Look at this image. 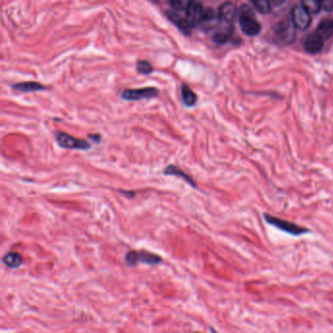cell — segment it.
Segmentation results:
<instances>
[{"instance_id": "cb8c5ba5", "label": "cell", "mask_w": 333, "mask_h": 333, "mask_svg": "<svg viewBox=\"0 0 333 333\" xmlns=\"http://www.w3.org/2000/svg\"><path fill=\"white\" fill-rule=\"evenodd\" d=\"M88 138L89 139H91L93 142H95V143H100V141H101V136L100 135H98V134H94V135H89L88 136Z\"/></svg>"}, {"instance_id": "ac0fdd59", "label": "cell", "mask_w": 333, "mask_h": 333, "mask_svg": "<svg viewBox=\"0 0 333 333\" xmlns=\"http://www.w3.org/2000/svg\"><path fill=\"white\" fill-rule=\"evenodd\" d=\"M3 263L10 269H16V268H19L23 264V259L19 253L8 252L3 257Z\"/></svg>"}, {"instance_id": "ba28073f", "label": "cell", "mask_w": 333, "mask_h": 333, "mask_svg": "<svg viewBox=\"0 0 333 333\" xmlns=\"http://www.w3.org/2000/svg\"><path fill=\"white\" fill-rule=\"evenodd\" d=\"M220 23L221 22L219 20L218 12L215 11L211 7H208L203 12L198 28L204 32H210V31L213 32L218 28Z\"/></svg>"}, {"instance_id": "ffe728a7", "label": "cell", "mask_w": 333, "mask_h": 333, "mask_svg": "<svg viewBox=\"0 0 333 333\" xmlns=\"http://www.w3.org/2000/svg\"><path fill=\"white\" fill-rule=\"evenodd\" d=\"M136 71L141 75H150L153 72V67L148 61L139 60L136 63Z\"/></svg>"}, {"instance_id": "3957f363", "label": "cell", "mask_w": 333, "mask_h": 333, "mask_svg": "<svg viewBox=\"0 0 333 333\" xmlns=\"http://www.w3.org/2000/svg\"><path fill=\"white\" fill-rule=\"evenodd\" d=\"M295 27L293 26L292 22L290 19H286L281 22H279L274 29H273V33L278 41L282 44H290L295 40Z\"/></svg>"}, {"instance_id": "d6986e66", "label": "cell", "mask_w": 333, "mask_h": 333, "mask_svg": "<svg viewBox=\"0 0 333 333\" xmlns=\"http://www.w3.org/2000/svg\"><path fill=\"white\" fill-rule=\"evenodd\" d=\"M310 14H317L321 10V1L305 0L300 3Z\"/></svg>"}, {"instance_id": "e0dca14e", "label": "cell", "mask_w": 333, "mask_h": 333, "mask_svg": "<svg viewBox=\"0 0 333 333\" xmlns=\"http://www.w3.org/2000/svg\"><path fill=\"white\" fill-rule=\"evenodd\" d=\"M137 261L138 263L140 262L149 265H155L161 262V257L151 252L141 250V251H137Z\"/></svg>"}, {"instance_id": "5bb4252c", "label": "cell", "mask_w": 333, "mask_h": 333, "mask_svg": "<svg viewBox=\"0 0 333 333\" xmlns=\"http://www.w3.org/2000/svg\"><path fill=\"white\" fill-rule=\"evenodd\" d=\"M163 174H165V175H172V176H176V177H181L188 184H190L192 187H194V188L197 187V184L192 179V177H190L189 175H187L179 167L175 166L173 164L167 165L163 169Z\"/></svg>"}, {"instance_id": "9a60e30c", "label": "cell", "mask_w": 333, "mask_h": 333, "mask_svg": "<svg viewBox=\"0 0 333 333\" xmlns=\"http://www.w3.org/2000/svg\"><path fill=\"white\" fill-rule=\"evenodd\" d=\"M317 33L323 39L326 40L333 36V19L322 20L317 29Z\"/></svg>"}, {"instance_id": "7402d4cb", "label": "cell", "mask_w": 333, "mask_h": 333, "mask_svg": "<svg viewBox=\"0 0 333 333\" xmlns=\"http://www.w3.org/2000/svg\"><path fill=\"white\" fill-rule=\"evenodd\" d=\"M171 5V9L177 11V12H181L184 13L185 10L187 9L190 1H186V0H174V1H170L169 2Z\"/></svg>"}, {"instance_id": "277c9868", "label": "cell", "mask_w": 333, "mask_h": 333, "mask_svg": "<svg viewBox=\"0 0 333 333\" xmlns=\"http://www.w3.org/2000/svg\"><path fill=\"white\" fill-rule=\"evenodd\" d=\"M55 139L58 145L63 149L85 151V150H89L91 148V145L87 141L76 139L75 137L71 136L65 132H56Z\"/></svg>"}, {"instance_id": "8992f818", "label": "cell", "mask_w": 333, "mask_h": 333, "mask_svg": "<svg viewBox=\"0 0 333 333\" xmlns=\"http://www.w3.org/2000/svg\"><path fill=\"white\" fill-rule=\"evenodd\" d=\"M159 91L155 87H144L137 89H125L121 93V99L125 101H140L158 96Z\"/></svg>"}, {"instance_id": "9c48e42d", "label": "cell", "mask_w": 333, "mask_h": 333, "mask_svg": "<svg viewBox=\"0 0 333 333\" xmlns=\"http://www.w3.org/2000/svg\"><path fill=\"white\" fill-rule=\"evenodd\" d=\"M234 33V27L233 24H225L220 23L218 28L212 32L211 40L218 45L225 44L228 42Z\"/></svg>"}, {"instance_id": "4fadbf2b", "label": "cell", "mask_w": 333, "mask_h": 333, "mask_svg": "<svg viewBox=\"0 0 333 333\" xmlns=\"http://www.w3.org/2000/svg\"><path fill=\"white\" fill-rule=\"evenodd\" d=\"M12 88L14 90L23 92V93H30V92H36V91L45 90L46 87L44 85L40 84L36 81H26V82H20L16 83Z\"/></svg>"}, {"instance_id": "7c38bea8", "label": "cell", "mask_w": 333, "mask_h": 333, "mask_svg": "<svg viewBox=\"0 0 333 333\" xmlns=\"http://www.w3.org/2000/svg\"><path fill=\"white\" fill-rule=\"evenodd\" d=\"M165 14L168 20L173 23L179 30H181L184 34L190 35L192 32V28L189 26V24L186 21L185 15H182L181 12H177L173 9H169L165 11Z\"/></svg>"}, {"instance_id": "8fae6325", "label": "cell", "mask_w": 333, "mask_h": 333, "mask_svg": "<svg viewBox=\"0 0 333 333\" xmlns=\"http://www.w3.org/2000/svg\"><path fill=\"white\" fill-rule=\"evenodd\" d=\"M217 12L221 23L232 24L239 14V8L233 2H225L219 7Z\"/></svg>"}, {"instance_id": "30bf717a", "label": "cell", "mask_w": 333, "mask_h": 333, "mask_svg": "<svg viewBox=\"0 0 333 333\" xmlns=\"http://www.w3.org/2000/svg\"><path fill=\"white\" fill-rule=\"evenodd\" d=\"M323 45H324V40L318 35L317 31L306 35L303 41L305 51L310 54H318L319 52H321V50L323 49Z\"/></svg>"}, {"instance_id": "7a4b0ae2", "label": "cell", "mask_w": 333, "mask_h": 333, "mask_svg": "<svg viewBox=\"0 0 333 333\" xmlns=\"http://www.w3.org/2000/svg\"><path fill=\"white\" fill-rule=\"evenodd\" d=\"M264 219L269 225H272L273 227L281 230L282 232H285L288 235H291V236H294V237H299V236H302V235H306V234L310 233V230L307 229V228L299 226L295 223L289 222L287 220H283L281 218H276V217L270 215V214L265 213L264 214Z\"/></svg>"}, {"instance_id": "d4e9b609", "label": "cell", "mask_w": 333, "mask_h": 333, "mask_svg": "<svg viewBox=\"0 0 333 333\" xmlns=\"http://www.w3.org/2000/svg\"><path fill=\"white\" fill-rule=\"evenodd\" d=\"M196 333H198V332H196Z\"/></svg>"}, {"instance_id": "2e32d148", "label": "cell", "mask_w": 333, "mask_h": 333, "mask_svg": "<svg viewBox=\"0 0 333 333\" xmlns=\"http://www.w3.org/2000/svg\"><path fill=\"white\" fill-rule=\"evenodd\" d=\"M181 101L186 106H194L197 104V97L196 93L192 90L188 85L182 84Z\"/></svg>"}, {"instance_id": "603a6c76", "label": "cell", "mask_w": 333, "mask_h": 333, "mask_svg": "<svg viewBox=\"0 0 333 333\" xmlns=\"http://www.w3.org/2000/svg\"><path fill=\"white\" fill-rule=\"evenodd\" d=\"M321 9L326 11V12L333 11V1H331V0L321 1Z\"/></svg>"}, {"instance_id": "5b68a950", "label": "cell", "mask_w": 333, "mask_h": 333, "mask_svg": "<svg viewBox=\"0 0 333 333\" xmlns=\"http://www.w3.org/2000/svg\"><path fill=\"white\" fill-rule=\"evenodd\" d=\"M290 20L298 30H307L312 23V16L301 4L295 5L290 13Z\"/></svg>"}, {"instance_id": "52a82bcc", "label": "cell", "mask_w": 333, "mask_h": 333, "mask_svg": "<svg viewBox=\"0 0 333 333\" xmlns=\"http://www.w3.org/2000/svg\"><path fill=\"white\" fill-rule=\"evenodd\" d=\"M204 9L200 2L190 1L187 9L184 12L187 23L192 29H195L199 26L201 18L203 15Z\"/></svg>"}, {"instance_id": "6da1fadb", "label": "cell", "mask_w": 333, "mask_h": 333, "mask_svg": "<svg viewBox=\"0 0 333 333\" xmlns=\"http://www.w3.org/2000/svg\"><path fill=\"white\" fill-rule=\"evenodd\" d=\"M239 22L243 33L248 36H256L262 30L253 9L247 4H242L239 8Z\"/></svg>"}, {"instance_id": "44dd1931", "label": "cell", "mask_w": 333, "mask_h": 333, "mask_svg": "<svg viewBox=\"0 0 333 333\" xmlns=\"http://www.w3.org/2000/svg\"><path fill=\"white\" fill-rule=\"evenodd\" d=\"M252 5L257 10L258 12L262 14H267L271 10V4L267 0H253Z\"/></svg>"}]
</instances>
